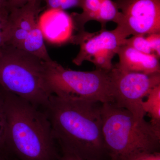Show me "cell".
<instances>
[{"instance_id": "cell-1", "label": "cell", "mask_w": 160, "mask_h": 160, "mask_svg": "<svg viewBox=\"0 0 160 160\" xmlns=\"http://www.w3.org/2000/svg\"><path fill=\"white\" fill-rule=\"evenodd\" d=\"M102 103L52 95L42 109L62 150L86 160L109 158L102 133Z\"/></svg>"}, {"instance_id": "cell-2", "label": "cell", "mask_w": 160, "mask_h": 160, "mask_svg": "<svg viewBox=\"0 0 160 160\" xmlns=\"http://www.w3.org/2000/svg\"><path fill=\"white\" fill-rule=\"evenodd\" d=\"M3 90L7 117L6 150L19 160H58V144L45 112Z\"/></svg>"}, {"instance_id": "cell-3", "label": "cell", "mask_w": 160, "mask_h": 160, "mask_svg": "<svg viewBox=\"0 0 160 160\" xmlns=\"http://www.w3.org/2000/svg\"><path fill=\"white\" fill-rule=\"evenodd\" d=\"M103 139L109 160H130L144 152L159 151L160 130L145 119L112 102L102 105Z\"/></svg>"}, {"instance_id": "cell-4", "label": "cell", "mask_w": 160, "mask_h": 160, "mask_svg": "<svg viewBox=\"0 0 160 160\" xmlns=\"http://www.w3.org/2000/svg\"><path fill=\"white\" fill-rule=\"evenodd\" d=\"M0 87L42 108L52 95L46 62L10 44L0 49Z\"/></svg>"}, {"instance_id": "cell-5", "label": "cell", "mask_w": 160, "mask_h": 160, "mask_svg": "<svg viewBox=\"0 0 160 160\" xmlns=\"http://www.w3.org/2000/svg\"><path fill=\"white\" fill-rule=\"evenodd\" d=\"M46 82L52 95L67 100L113 102L109 71L96 69L81 71L46 62Z\"/></svg>"}, {"instance_id": "cell-6", "label": "cell", "mask_w": 160, "mask_h": 160, "mask_svg": "<svg viewBox=\"0 0 160 160\" xmlns=\"http://www.w3.org/2000/svg\"><path fill=\"white\" fill-rule=\"evenodd\" d=\"M113 102L139 121L145 119L142 103L149 92L160 85V72L145 74L124 71L113 65L109 71Z\"/></svg>"}, {"instance_id": "cell-7", "label": "cell", "mask_w": 160, "mask_h": 160, "mask_svg": "<svg viewBox=\"0 0 160 160\" xmlns=\"http://www.w3.org/2000/svg\"><path fill=\"white\" fill-rule=\"evenodd\" d=\"M121 17L115 29L122 39L160 33V0H114Z\"/></svg>"}, {"instance_id": "cell-8", "label": "cell", "mask_w": 160, "mask_h": 160, "mask_svg": "<svg viewBox=\"0 0 160 160\" xmlns=\"http://www.w3.org/2000/svg\"><path fill=\"white\" fill-rule=\"evenodd\" d=\"M124 39L115 29L102 28L97 34L84 31L74 35L72 43L80 46V50L72 62L81 66L85 61L93 63L97 69L109 71L113 67L112 60Z\"/></svg>"}, {"instance_id": "cell-9", "label": "cell", "mask_w": 160, "mask_h": 160, "mask_svg": "<svg viewBox=\"0 0 160 160\" xmlns=\"http://www.w3.org/2000/svg\"><path fill=\"white\" fill-rule=\"evenodd\" d=\"M44 39L52 44L71 42L75 29L71 15L65 10L47 9L38 18Z\"/></svg>"}, {"instance_id": "cell-10", "label": "cell", "mask_w": 160, "mask_h": 160, "mask_svg": "<svg viewBox=\"0 0 160 160\" xmlns=\"http://www.w3.org/2000/svg\"><path fill=\"white\" fill-rule=\"evenodd\" d=\"M40 0L32 1L19 8L9 9V44L20 48L38 21Z\"/></svg>"}, {"instance_id": "cell-11", "label": "cell", "mask_w": 160, "mask_h": 160, "mask_svg": "<svg viewBox=\"0 0 160 160\" xmlns=\"http://www.w3.org/2000/svg\"><path fill=\"white\" fill-rule=\"evenodd\" d=\"M117 54L119 61L115 65L124 71L145 74L160 72L159 58L154 54H146L125 45L120 46Z\"/></svg>"}, {"instance_id": "cell-12", "label": "cell", "mask_w": 160, "mask_h": 160, "mask_svg": "<svg viewBox=\"0 0 160 160\" xmlns=\"http://www.w3.org/2000/svg\"><path fill=\"white\" fill-rule=\"evenodd\" d=\"M44 40L38 21L19 48L45 62H49L52 59L46 49Z\"/></svg>"}, {"instance_id": "cell-13", "label": "cell", "mask_w": 160, "mask_h": 160, "mask_svg": "<svg viewBox=\"0 0 160 160\" xmlns=\"http://www.w3.org/2000/svg\"><path fill=\"white\" fill-rule=\"evenodd\" d=\"M101 0H82V13L71 14L75 30L78 32L85 31L84 26L89 21H96L99 10Z\"/></svg>"}, {"instance_id": "cell-14", "label": "cell", "mask_w": 160, "mask_h": 160, "mask_svg": "<svg viewBox=\"0 0 160 160\" xmlns=\"http://www.w3.org/2000/svg\"><path fill=\"white\" fill-rule=\"evenodd\" d=\"M144 100L142 108L150 118V124L160 130V85L154 87Z\"/></svg>"}, {"instance_id": "cell-15", "label": "cell", "mask_w": 160, "mask_h": 160, "mask_svg": "<svg viewBox=\"0 0 160 160\" xmlns=\"http://www.w3.org/2000/svg\"><path fill=\"white\" fill-rule=\"evenodd\" d=\"M121 13L112 0H101L99 10L96 21L101 23L105 28L106 23L113 22L118 24L120 22Z\"/></svg>"}, {"instance_id": "cell-16", "label": "cell", "mask_w": 160, "mask_h": 160, "mask_svg": "<svg viewBox=\"0 0 160 160\" xmlns=\"http://www.w3.org/2000/svg\"><path fill=\"white\" fill-rule=\"evenodd\" d=\"M124 45L131 46L138 51L146 54H154L146 38V34L136 35L129 38L125 39L122 43V45Z\"/></svg>"}, {"instance_id": "cell-17", "label": "cell", "mask_w": 160, "mask_h": 160, "mask_svg": "<svg viewBox=\"0 0 160 160\" xmlns=\"http://www.w3.org/2000/svg\"><path fill=\"white\" fill-rule=\"evenodd\" d=\"M6 132L7 117L5 93L0 87V152L6 150Z\"/></svg>"}, {"instance_id": "cell-18", "label": "cell", "mask_w": 160, "mask_h": 160, "mask_svg": "<svg viewBox=\"0 0 160 160\" xmlns=\"http://www.w3.org/2000/svg\"><path fill=\"white\" fill-rule=\"evenodd\" d=\"M9 10L0 9V49L10 42V30L9 23Z\"/></svg>"}, {"instance_id": "cell-19", "label": "cell", "mask_w": 160, "mask_h": 160, "mask_svg": "<svg viewBox=\"0 0 160 160\" xmlns=\"http://www.w3.org/2000/svg\"><path fill=\"white\" fill-rule=\"evenodd\" d=\"M47 9H65L78 7L81 8L82 0H44Z\"/></svg>"}, {"instance_id": "cell-20", "label": "cell", "mask_w": 160, "mask_h": 160, "mask_svg": "<svg viewBox=\"0 0 160 160\" xmlns=\"http://www.w3.org/2000/svg\"><path fill=\"white\" fill-rule=\"evenodd\" d=\"M153 53L159 58L160 57V33L146 34Z\"/></svg>"}, {"instance_id": "cell-21", "label": "cell", "mask_w": 160, "mask_h": 160, "mask_svg": "<svg viewBox=\"0 0 160 160\" xmlns=\"http://www.w3.org/2000/svg\"><path fill=\"white\" fill-rule=\"evenodd\" d=\"M130 160H160V153L159 151L144 152L137 155Z\"/></svg>"}, {"instance_id": "cell-22", "label": "cell", "mask_w": 160, "mask_h": 160, "mask_svg": "<svg viewBox=\"0 0 160 160\" xmlns=\"http://www.w3.org/2000/svg\"><path fill=\"white\" fill-rule=\"evenodd\" d=\"M7 6L9 10L12 8H19L22 7L27 3L32 1L38 0H7Z\"/></svg>"}, {"instance_id": "cell-23", "label": "cell", "mask_w": 160, "mask_h": 160, "mask_svg": "<svg viewBox=\"0 0 160 160\" xmlns=\"http://www.w3.org/2000/svg\"><path fill=\"white\" fill-rule=\"evenodd\" d=\"M58 160H86L69 153H62Z\"/></svg>"}, {"instance_id": "cell-24", "label": "cell", "mask_w": 160, "mask_h": 160, "mask_svg": "<svg viewBox=\"0 0 160 160\" xmlns=\"http://www.w3.org/2000/svg\"><path fill=\"white\" fill-rule=\"evenodd\" d=\"M0 160H19L9 152L5 150L0 152Z\"/></svg>"}, {"instance_id": "cell-25", "label": "cell", "mask_w": 160, "mask_h": 160, "mask_svg": "<svg viewBox=\"0 0 160 160\" xmlns=\"http://www.w3.org/2000/svg\"><path fill=\"white\" fill-rule=\"evenodd\" d=\"M8 8L7 0H0V9Z\"/></svg>"}]
</instances>
